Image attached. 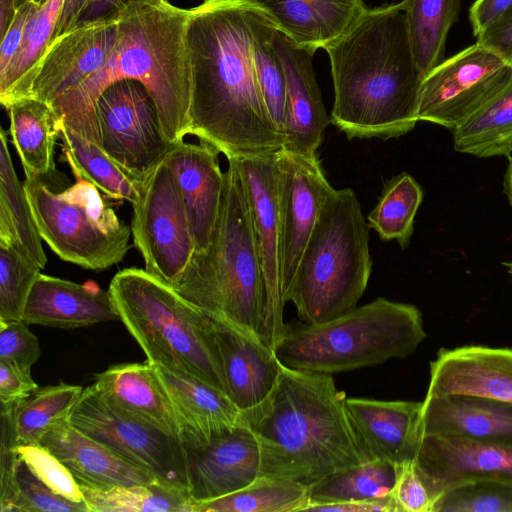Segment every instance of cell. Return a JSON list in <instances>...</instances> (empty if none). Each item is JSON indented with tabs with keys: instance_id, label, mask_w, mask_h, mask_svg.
<instances>
[{
	"instance_id": "obj_1",
	"label": "cell",
	"mask_w": 512,
	"mask_h": 512,
	"mask_svg": "<svg viewBox=\"0 0 512 512\" xmlns=\"http://www.w3.org/2000/svg\"><path fill=\"white\" fill-rule=\"evenodd\" d=\"M249 0H204L190 8L189 135L227 159L275 153L282 138L264 102L251 50Z\"/></svg>"
},
{
	"instance_id": "obj_2",
	"label": "cell",
	"mask_w": 512,
	"mask_h": 512,
	"mask_svg": "<svg viewBox=\"0 0 512 512\" xmlns=\"http://www.w3.org/2000/svg\"><path fill=\"white\" fill-rule=\"evenodd\" d=\"M325 50L334 86L330 122L347 138L388 139L415 127L424 77L401 2L366 8Z\"/></svg>"
},
{
	"instance_id": "obj_3",
	"label": "cell",
	"mask_w": 512,
	"mask_h": 512,
	"mask_svg": "<svg viewBox=\"0 0 512 512\" xmlns=\"http://www.w3.org/2000/svg\"><path fill=\"white\" fill-rule=\"evenodd\" d=\"M189 15V9L167 0H152L123 10L116 43L105 65L50 104L59 124L101 147L97 99L114 82L133 79L152 96L165 138L173 144L184 141L190 124L191 77L186 45Z\"/></svg>"
},
{
	"instance_id": "obj_4",
	"label": "cell",
	"mask_w": 512,
	"mask_h": 512,
	"mask_svg": "<svg viewBox=\"0 0 512 512\" xmlns=\"http://www.w3.org/2000/svg\"><path fill=\"white\" fill-rule=\"evenodd\" d=\"M330 374L283 365L269 395L243 412L260 451L259 477L306 486L370 460Z\"/></svg>"
},
{
	"instance_id": "obj_5",
	"label": "cell",
	"mask_w": 512,
	"mask_h": 512,
	"mask_svg": "<svg viewBox=\"0 0 512 512\" xmlns=\"http://www.w3.org/2000/svg\"><path fill=\"white\" fill-rule=\"evenodd\" d=\"M172 288L211 319L263 343L265 280L242 185L230 162L211 244L194 254Z\"/></svg>"
},
{
	"instance_id": "obj_6",
	"label": "cell",
	"mask_w": 512,
	"mask_h": 512,
	"mask_svg": "<svg viewBox=\"0 0 512 512\" xmlns=\"http://www.w3.org/2000/svg\"><path fill=\"white\" fill-rule=\"evenodd\" d=\"M108 290L148 363L192 375L226 393L214 321L208 315L145 269L117 272Z\"/></svg>"
},
{
	"instance_id": "obj_7",
	"label": "cell",
	"mask_w": 512,
	"mask_h": 512,
	"mask_svg": "<svg viewBox=\"0 0 512 512\" xmlns=\"http://www.w3.org/2000/svg\"><path fill=\"white\" fill-rule=\"evenodd\" d=\"M426 337L416 306L378 297L325 322L285 324L274 353L288 368L333 375L406 358Z\"/></svg>"
},
{
	"instance_id": "obj_8",
	"label": "cell",
	"mask_w": 512,
	"mask_h": 512,
	"mask_svg": "<svg viewBox=\"0 0 512 512\" xmlns=\"http://www.w3.org/2000/svg\"><path fill=\"white\" fill-rule=\"evenodd\" d=\"M369 229L354 191L334 189L323 204L288 295L302 322H325L356 307L372 269Z\"/></svg>"
},
{
	"instance_id": "obj_9",
	"label": "cell",
	"mask_w": 512,
	"mask_h": 512,
	"mask_svg": "<svg viewBox=\"0 0 512 512\" xmlns=\"http://www.w3.org/2000/svg\"><path fill=\"white\" fill-rule=\"evenodd\" d=\"M68 422L130 464L189 494L184 445L177 438L118 410L94 385L83 389Z\"/></svg>"
},
{
	"instance_id": "obj_10",
	"label": "cell",
	"mask_w": 512,
	"mask_h": 512,
	"mask_svg": "<svg viewBox=\"0 0 512 512\" xmlns=\"http://www.w3.org/2000/svg\"><path fill=\"white\" fill-rule=\"evenodd\" d=\"M132 206L133 243L145 270L173 287L188 269L195 246L182 192L164 160L140 181Z\"/></svg>"
},
{
	"instance_id": "obj_11",
	"label": "cell",
	"mask_w": 512,
	"mask_h": 512,
	"mask_svg": "<svg viewBox=\"0 0 512 512\" xmlns=\"http://www.w3.org/2000/svg\"><path fill=\"white\" fill-rule=\"evenodd\" d=\"M95 114L102 150L139 181L175 145L165 138L155 102L140 81L109 85L97 99Z\"/></svg>"
},
{
	"instance_id": "obj_12",
	"label": "cell",
	"mask_w": 512,
	"mask_h": 512,
	"mask_svg": "<svg viewBox=\"0 0 512 512\" xmlns=\"http://www.w3.org/2000/svg\"><path fill=\"white\" fill-rule=\"evenodd\" d=\"M512 81V66L478 42L423 79L418 121L453 130Z\"/></svg>"
},
{
	"instance_id": "obj_13",
	"label": "cell",
	"mask_w": 512,
	"mask_h": 512,
	"mask_svg": "<svg viewBox=\"0 0 512 512\" xmlns=\"http://www.w3.org/2000/svg\"><path fill=\"white\" fill-rule=\"evenodd\" d=\"M23 184L41 238L60 259L102 271L130 250V237L110 233L79 203L37 178Z\"/></svg>"
},
{
	"instance_id": "obj_14",
	"label": "cell",
	"mask_w": 512,
	"mask_h": 512,
	"mask_svg": "<svg viewBox=\"0 0 512 512\" xmlns=\"http://www.w3.org/2000/svg\"><path fill=\"white\" fill-rule=\"evenodd\" d=\"M120 13L81 23L52 40L39 60L0 98L2 106L21 98L50 105L99 71L114 49Z\"/></svg>"
},
{
	"instance_id": "obj_15",
	"label": "cell",
	"mask_w": 512,
	"mask_h": 512,
	"mask_svg": "<svg viewBox=\"0 0 512 512\" xmlns=\"http://www.w3.org/2000/svg\"><path fill=\"white\" fill-rule=\"evenodd\" d=\"M277 152L227 159L238 173L249 211L266 286L262 340L273 351L285 328L283 313L286 305L280 278Z\"/></svg>"
},
{
	"instance_id": "obj_16",
	"label": "cell",
	"mask_w": 512,
	"mask_h": 512,
	"mask_svg": "<svg viewBox=\"0 0 512 512\" xmlns=\"http://www.w3.org/2000/svg\"><path fill=\"white\" fill-rule=\"evenodd\" d=\"M280 229V278L285 304L320 211L334 188L317 155L280 149L276 162Z\"/></svg>"
},
{
	"instance_id": "obj_17",
	"label": "cell",
	"mask_w": 512,
	"mask_h": 512,
	"mask_svg": "<svg viewBox=\"0 0 512 512\" xmlns=\"http://www.w3.org/2000/svg\"><path fill=\"white\" fill-rule=\"evenodd\" d=\"M414 463L434 502L448 489L465 482L485 480L512 485L509 443L424 435Z\"/></svg>"
},
{
	"instance_id": "obj_18",
	"label": "cell",
	"mask_w": 512,
	"mask_h": 512,
	"mask_svg": "<svg viewBox=\"0 0 512 512\" xmlns=\"http://www.w3.org/2000/svg\"><path fill=\"white\" fill-rule=\"evenodd\" d=\"M274 46L286 76V103L281 149L317 155L330 122L313 69L314 54L297 46L277 26Z\"/></svg>"
},
{
	"instance_id": "obj_19",
	"label": "cell",
	"mask_w": 512,
	"mask_h": 512,
	"mask_svg": "<svg viewBox=\"0 0 512 512\" xmlns=\"http://www.w3.org/2000/svg\"><path fill=\"white\" fill-rule=\"evenodd\" d=\"M429 366L427 397L467 395L512 405V348H441Z\"/></svg>"
},
{
	"instance_id": "obj_20",
	"label": "cell",
	"mask_w": 512,
	"mask_h": 512,
	"mask_svg": "<svg viewBox=\"0 0 512 512\" xmlns=\"http://www.w3.org/2000/svg\"><path fill=\"white\" fill-rule=\"evenodd\" d=\"M219 153L205 141H181L163 159L182 192L195 253L210 246L220 213L225 172L219 165Z\"/></svg>"
},
{
	"instance_id": "obj_21",
	"label": "cell",
	"mask_w": 512,
	"mask_h": 512,
	"mask_svg": "<svg viewBox=\"0 0 512 512\" xmlns=\"http://www.w3.org/2000/svg\"><path fill=\"white\" fill-rule=\"evenodd\" d=\"M186 452L192 503L234 493L259 477V446L245 424Z\"/></svg>"
},
{
	"instance_id": "obj_22",
	"label": "cell",
	"mask_w": 512,
	"mask_h": 512,
	"mask_svg": "<svg viewBox=\"0 0 512 512\" xmlns=\"http://www.w3.org/2000/svg\"><path fill=\"white\" fill-rule=\"evenodd\" d=\"M172 404L186 449H198L244 425L226 393L192 375L155 366Z\"/></svg>"
},
{
	"instance_id": "obj_23",
	"label": "cell",
	"mask_w": 512,
	"mask_h": 512,
	"mask_svg": "<svg viewBox=\"0 0 512 512\" xmlns=\"http://www.w3.org/2000/svg\"><path fill=\"white\" fill-rule=\"evenodd\" d=\"M346 406L370 460L395 465L415 461L422 437V401L347 397Z\"/></svg>"
},
{
	"instance_id": "obj_24",
	"label": "cell",
	"mask_w": 512,
	"mask_h": 512,
	"mask_svg": "<svg viewBox=\"0 0 512 512\" xmlns=\"http://www.w3.org/2000/svg\"><path fill=\"white\" fill-rule=\"evenodd\" d=\"M22 320L73 329L120 320L109 290L94 282L78 284L40 273L29 293Z\"/></svg>"
},
{
	"instance_id": "obj_25",
	"label": "cell",
	"mask_w": 512,
	"mask_h": 512,
	"mask_svg": "<svg viewBox=\"0 0 512 512\" xmlns=\"http://www.w3.org/2000/svg\"><path fill=\"white\" fill-rule=\"evenodd\" d=\"M39 444L52 452L70 470L79 485L109 489L115 486L162 482L155 475L130 464L103 444L85 435L68 420L48 430Z\"/></svg>"
},
{
	"instance_id": "obj_26",
	"label": "cell",
	"mask_w": 512,
	"mask_h": 512,
	"mask_svg": "<svg viewBox=\"0 0 512 512\" xmlns=\"http://www.w3.org/2000/svg\"><path fill=\"white\" fill-rule=\"evenodd\" d=\"M213 321L226 394L242 413L246 412L269 395L283 365L265 344Z\"/></svg>"
},
{
	"instance_id": "obj_27",
	"label": "cell",
	"mask_w": 512,
	"mask_h": 512,
	"mask_svg": "<svg viewBox=\"0 0 512 512\" xmlns=\"http://www.w3.org/2000/svg\"><path fill=\"white\" fill-rule=\"evenodd\" d=\"M421 434L512 444V405L467 395L425 396Z\"/></svg>"
},
{
	"instance_id": "obj_28",
	"label": "cell",
	"mask_w": 512,
	"mask_h": 512,
	"mask_svg": "<svg viewBox=\"0 0 512 512\" xmlns=\"http://www.w3.org/2000/svg\"><path fill=\"white\" fill-rule=\"evenodd\" d=\"M94 379L93 385L115 408L180 441L172 404L154 365L147 361L116 364Z\"/></svg>"
},
{
	"instance_id": "obj_29",
	"label": "cell",
	"mask_w": 512,
	"mask_h": 512,
	"mask_svg": "<svg viewBox=\"0 0 512 512\" xmlns=\"http://www.w3.org/2000/svg\"><path fill=\"white\" fill-rule=\"evenodd\" d=\"M277 28L313 54L343 35L367 8L363 0H249Z\"/></svg>"
},
{
	"instance_id": "obj_30",
	"label": "cell",
	"mask_w": 512,
	"mask_h": 512,
	"mask_svg": "<svg viewBox=\"0 0 512 512\" xmlns=\"http://www.w3.org/2000/svg\"><path fill=\"white\" fill-rule=\"evenodd\" d=\"M10 119V135L25 176L37 178L56 189L59 178L54 161V148L59 138V118L52 107L41 100L21 98L6 107Z\"/></svg>"
},
{
	"instance_id": "obj_31",
	"label": "cell",
	"mask_w": 512,
	"mask_h": 512,
	"mask_svg": "<svg viewBox=\"0 0 512 512\" xmlns=\"http://www.w3.org/2000/svg\"><path fill=\"white\" fill-rule=\"evenodd\" d=\"M0 241L10 244L41 269L47 263L32 209L8 150V133L0 131Z\"/></svg>"
},
{
	"instance_id": "obj_32",
	"label": "cell",
	"mask_w": 512,
	"mask_h": 512,
	"mask_svg": "<svg viewBox=\"0 0 512 512\" xmlns=\"http://www.w3.org/2000/svg\"><path fill=\"white\" fill-rule=\"evenodd\" d=\"M452 133L457 152L480 158L512 155V81Z\"/></svg>"
},
{
	"instance_id": "obj_33",
	"label": "cell",
	"mask_w": 512,
	"mask_h": 512,
	"mask_svg": "<svg viewBox=\"0 0 512 512\" xmlns=\"http://www.w3.org/2000/svg\"><path fill=\"white\" fill-rule=\"evenodd\" d=\"M461 0H402L411 47L423 77L445 60L448 33Z\"/></svg>"
},
{
	"instance_id": "obj_34",
	"label": "cell",
	"mask_w": 512,
	"mask_h": 512,
	"mask_svg": "<svg viewBox=\"0 0 512 512\" xmlns=\"http://www.w3.org/2000/svg\"><path fill=\"white\" fill-rule=\"evenodd\" d=\"M63 158L76 179H84L104 195L134 204L139 197L140 181L115 163L97 144L87 141L59 124Z\"/></svg>"
},
{
	"instance_id": "obj_35",
	"label": "cell",
	"mask_w": 512,
	"mask_h": 512,
	"mask_svg": "<svg viewBox=\"0 0 512 512\" xmlns=\"http://www.w3.org/2000/svg\"><path fill=\"white\" fill-rule=\"evenodd\" d=\"M396 474L395 464L379 459L339 470L309 486L306 507L391 497Z\"/></svg>"
},
{
	"instance_id": "obj_36",
	"label": "cell",
	"mask_w": 512,
	"mask_h": 512,
	"mask_svg": "<svg viewBox=\"0 0 512 512\" xmlns=\"http://www.w3.org/2000/svg\"><path fill=\"white\" fill-rule=\"evenodd\" d=\"M308 503V486L289 479L258 477L234 493L193 502L192 512H300Z\"/></svg>"
},
{
	"instance_id": "obj_37",
	"label": "cell",
	"mask_w": 512,
	"mask_h": 512,
	"mask_svg": "<svg viewBox=\"0 0 512 512\" xmlns=\"http://www.w3.org/2000/svg\"><path fill=\"white\" fill-rule=\"evenodd\" d=\"M79 385L59 383L39 387L12 405V423L17 445L39 444L52 427L68 420L82 394Z\"/></svg>"
},
{
	"instance_id": "obj_38",
	"label": "cell",
	"mask_w": 512,
	"mask_h": 512,
	"mask_svg": "<svg viewBox=\"0 0 512 512\" xmlns=\"http://www.w3.org/2000/svg\"><path fill=\"white\" fill-rule=\"evenodd\" d=\"M251 50L258 84L281 138L286 103V76L274 46L276 24L250 1Z\"/></svg>"
},
{
	"instance_id": "obj_39",
	"label": "cell",
	"mask_w": 512,
	"mask_h": 512,
	"mask_svg": "<svg viewBox=\"0 0 512 512\" xmlns=\"http://www.w3.org/2000/svg\"><path fill=\"white\" fill-rule=\"evenodd\" d=\"M80 488L89 512H192L190 495L163 482L109 489L84 485Z\"/></svg>"
},
{
	"instance_id": "obj_40",
	"label": "cell",
	"mask_w": 512,
	"mask_h": 512,
	"mask_svg": "<svg viewBox=\"0 0 512 512\" xmlns=\"http://www.w3.org/2000/svg\"><path fill=\"white\" fill-rule=\"evenodd\" d=\"M422 200L423 190L419 183L410 174L402 172L385 184L376 206L368 214V225L382 240H395L404 249L410 243Z\"/></svg>"
},
{
	"instance_id": "obj_41",
	"label": "cell",
	"mask_w": 512,
	"mask_h": 512,
	"mask_svg": "<svg viewBox=\"0 0 512 512\" xmlns=\"http://www.w3.org/2000/svg\"><path fill=\"white\" fill-rule=\"evenodd\" d=\"M89 512L85 502L55 494L17 456L8 481L0 486V512Z\"/></svg>"
},
{
	"instance_id": "obj_42",
	"label": "cell",
	"mask_w": 512,
	"mask_h": 512,
	"mask_svg": "<svg viewBox=\"0 0 512 512\" xmlns=\"http://www.w3.org/2000/svg\"><path fill=\"white\" fill-rule=\"evenodd\" d=\"M41 268L14 246L0 241V323L19 321Z\"/></svg>"
},
{
	"instance_id": "obj_43",
	"label": "cell",
	"mask_w": 512,
	"mask_h": 512,
	"mask_svg": "<svg viewBox=\"0 0 512 512\" xmlns=\"http://www.w3.org/2000/svg\"><path fill=\"white\" fill-rule=\"evenodd\" d=\"M62 3L63 0H48L28 22L19 49L0 73V98L39 60L50 44Z\"/></svg>"
},
{
	"instance_id": "obj_44",
	"label": "cell",
	"mask_w": 512,
	"mask_h": 512,
	"mask_svg": "<svg viewBox=\"0 0 512 512\" xmlns=\"http://www.w3.org/2000/svg\"><path fill=\"white\" fill-rule=\"evenodd\" d=\"M432 512H512V485L485 480L456 485L436 499Z\"/></svg>"
},
{
	"instance_id": "obj_45",
	"label": "cell",
	"mask_w": 512,
	"mask_h": 512,
	"mask_svg": "<svg viewBox=\"0 0 512 512\" xmlns=\"http://www.w3.org/2000/svg\"><path fill=\"white\" fill-rule=\"evenodd\" d=\"M17 456L55 494L74 502H84L79 483L70 470L40 444L17 445Z\"/></svg>"
},
{
	"instance_id": "obj_46",
	"label": "cell",
	"mask_w": 512,
	"mask_h": 512,
	"mask_svg": "<svg viewBox=\"0 0 512 512\" xmlns=\"http://www.w3.org/2000/svg\"><path fill=\"white\" fill-rule=\"evenodd\" d=\"M40 355L39 340L30 331L27 323L23 320L0 323V361L31 371Z\"/></svg>"
},
{
	"instance_id": "obj_47",
	"label": "cell",
	"mask_w": 512,
	"mask_h": 512,
	"mask_svg": "<svg viewBox=\"0 0 512 512\" xmlns=\"http://www.w3.org/2000/svg\"><path fill=\"white\" fill-rule=\"evenodd\" d=\"M396 480L391 493L396 512H432L431 497L414 461L396 465Z\"/></svg>"
},
{
	"instance_id": "obj_48",
	"label": "cell",
	"mask_w": 512,
	"mask_h": 512,
	"mask_svg": "<svg viewBox=\"0 0 512 512\" xmlns=\"http://www.w3.org/2000/svg\"><path fill=\"white\" fill-rule=\"evenodd\" d=\"M39 386L33 380L31 371L0 361V402L1 406L14 405L29 396Z\"/></svg>"
},
{
	"instance_id": "obj_49",
	"label": "cell",
	"mask_w": 512,
	"mask_h": 512,
	"mask_svg": "<svg viewBox=\"0 0 512 512\" xmlns=\"http://www.w3.org/2000/svg\"><path fill=\"white\" fill-rule=\"evenodd\" d=\"M39 8L33 3H25L18 8L11 26L1 37L0 73L5 71L13 59L22 43L28 22Z\"/></svg>"
},
{
	"instance_id": "obj_50",
	"label": "cell",
	"mask_w": 512,
	"mask_h": 512,
	"mask_svg": "<svg viewBox=\"0 0 512 512\" xmlns=\"http://www.w3.org/2000/svg\"><path fill=\"white\" fill-rule=\"evenodd\" d=\"M477 42L512 66V9L480 34Z\"/></svg>"
},
{
	"instance_id": "obj_51",
	"label": "cell",
	"mask_w": 512,
	"mask_h": 512,
	"mask_svg": "<svg viewBox=\"0 0 512 512\" xmlns=\"http://www.w3.org/2000/svg\"><path fill=\"white\" fill-rule=\"evenodd\" d=\"M511 9L512 0H476L469 11L474 35L478 37Z\"/></svg>"
},
{
	"instance_id": "obj_52",
	"label": "cell",
	"mask_w": 512,
	"mask_h": 512,
	"mask_svg": "<svg viewBox=\"0 0 512 512\" xmlns=\"http://www.w3.org/2000/svg\"><path fill=\"white\" fill-rule=\"evenodd\" d=\"M304 511H319V512H396L394 501L391 497L363 500V501H349L340 503L310 505Z\"/></svg>"
},
{
	"instance_id": "obj_53",
	"label": "cell",
	"mask_w": 512,
	"mask_h": 512,
	"mask_svg": "<svg viewBox=\"0 0 512 512\" xmlns=\"http://www.w3.org/2000/svg\"><path fill=\"white\" fill-rule=\"evenodd\" d=\"M92 0H63L52 40L74 29ZM51 40V41H52Z\"/></svg>"
},
{
	"instance_id": "obj_54",
	"label": "cell",
	"mask_w": 512,
	"mask_h": 512,
	"mask_svg": "<svg viewBox=\"0 0 512 512\" xmlns=\"http://www.w3.org/2000/svg\"><path fill=\"white\" fill-rule=\"evenodd\" d=\"M149 1L152 0H92L81 16L79 24L110 17L132 5Z\"/></svg>"
},
{
	"instance_id": "obj_55",
	"label": "cell",
	"mask_w": 512,
	"mask_h": 512,
	"mask_svg": "<svg viewBox=\"0 0 512 512\" xmlns=\"http://www.w3.org/2000/svg\"><path fill=\"white\" fill-rule=\"evenodd\" d=\"M18 8L15 0H0V35L1 37L11 26Z\"/></svg>"
},
{
	"instance_id": "obj_56",
	"label": "cell",
	"mask_w": 512,
	"mask_h": 512,
	"mask_svg": "<svg viewBox=\"0 0 512 512\" xmlns=\"http://www.w3.org/2000/svg\"><path fill=\"white\" fill-rule=\"evenodd\" d=\"M508 158L507 168L504 174L503 190L512 207V155Z\"/></svg>"
},
{
	"instance_id": "obj_57",
	"label": "cell",
	"mask_w": 512,
	"mask_h": 512,
	"mask_svg": "<svg viewBox=\"0 0 512 512\" xmlns=\"http://www.w3.org/2000/svg\"><path fill=\"white\" fill-rule=\"evenodd\" d=\"M15 1H16L17 8H19L20 6H22L25 3H33V4L37 5L38 7H41L48 0H15Z\"/></svg>"
},
{
	"instance_id": "obj_58",
	"label": "cell",
	"mask_w": 512,
	"mask_h": 512,
	"mask_svg": "<svg viewBox=\"0 0 512 512\" xmlns=\"http://www.w3.org/2000/svg\"><path fill=\"white\" fill-rule=\"evenodd\" d=\"M504 265L508 268V272L512 275V262L504 263Z\"/></svg>"
}]
</instances>
